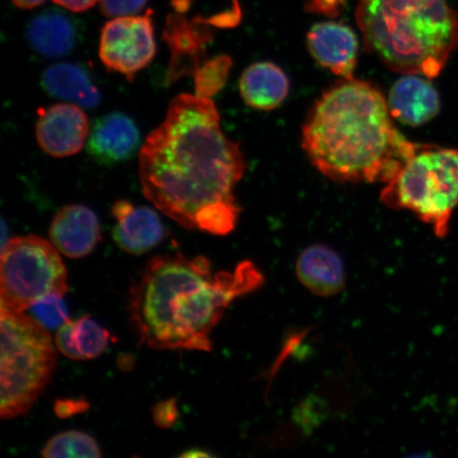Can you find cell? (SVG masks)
Returning <instances> with one entry per match:
<instances>
[{
	"label": "cell",
	"instance_id": "obj_1",
	"mask_svg": "<svg viewBox=\"0 0 458 458\" xmlns=\"http://www.w3.org/2000/svg\"><path fill=\"white\" fill-rule=\"evenodd\" d=\"M245 163L221 129L210 98L180 95L140 152L143 194L177 225L216 236L231 233L240 215L234 187Z\"/></svg>",
	"mask_w": 458,
	"mask_h": 458
},
{
	"label": "cell",
	"instance_id": "obj_2",
	"mask_svg": "<svg viewBox=\"0 0 458 458\" xmlns=\"http://www.w3.org/2000/svg\"><path fill=\"white\" fill-rule=\"evenodd\" d=\"M265 282L253 262L214 273L204 256H158L130 291L131 322L140 340L160 351L213 349L210 334L238 297Z\"/></svg>",
	"mask_w": 458,
	"mask_h": 458
},
{
	"label": "cell",
	"instance_id": "obj_3",
	"mask_svg": "<svg viewBox=\"0 0 458 458\" xmlns=\"http://www.w3.org/2000/svg\"><path fill=\"white\" fill-rule=\"evenodd\" d=\"M388 103L369 82L345 79L322 96L302 129L318 170L344 182H387L422 145L394 124Z\"/></svg>",
	"mask_w": 458,
	"mask_h": 458
},
{
	"label": "cell",
	"instance_id": "obj_4",
	"mask_svg": "<svg viewBox=\"0 0 458 458\" xmlns=\"http://www.w3.org/2000/svg\"><path fill=\"white\" fill-rule=\"evenodd\" d=\"M364 45L394 72L437 78L458 48V15L446 0H359Z\"/></svg>",
	"mask_w": 458,
	"mask_h": 458
},
{
	"label": "cell",
	"instance_id": "obj_5",
	"mask_svg": "<svg viewBox=\"0 0 458 458\" xmlns=\"http://www.w3.org/2000/svg\"><path fill=\"white\" fill-rule=\"evenodd\" d=\"M0 416L27 413L48 385L56 353L47 329L24 312L0 310Z\"/></svg>",
	"mask_w": 458,
	"mask_h": 458
},
{
	"label": "cell",
	"instance_id": "obj_6",
	"mask_svg": "<svg viewBox=\"0 0 458 458\" xmlns=\"http://www.w3.org/2000/svg\"><path fill=\"white\" fill-rule=\"evenodd\" d=\"M381 200L411 211L438 238L445 237L458 206V150L422 145L387 182Z\"/></svg>",
	"mask_w": 458,
	"mask_h": 458
},
{
	"label": "cell",
	"instance_id": "obj_7",
	"mask_svg": "<svg viewBox=\"0 0 458 458\" xmlns=\"http://www.w3.org/2000/svg\"><path fill=\"white\" fill-rule=\"evenodd\" d=\"M68 291L67 274L59 250L41 237L9 240L2 249L0 297L2 308L25 312L44 296Z\"/></svg>",
	"mask_w": 458,
	"mask_h": 458
},
{
	"label": "cell",
	"instance_id": "obj_8",
	"mask_svg": "<svg viewBox=\"0 0 458 458\" xmlns=\"http://www.w3.org/2000/svg\"><path fill=\"white\" fill-rule=\"evenodd\" d=\"M156 54L152 11L143 16L114 17L102 29L101 62L107 70L123 74L129 81L150 64Z\"/></svg>",
	"mask_w": 458,
	"mask_h": 458
},
{
	"label": "cell",
	"instance_id": "obj_9",
	"mask_svg": "<svg viewBox=\"0 0 458 458\" xmlns=\"http://www.w3.org/2000/svg\"><path fill=\"white\" fill-rule=\"evenodd\" d=\"M37 140L54 157L74 156L82 150L89 135V120L76 105H55L39 112Z\"/></svg>",
	"mask_w": 458,
	"mask_h": 458
},
{
	"label": "cell",
	"instance_id": "obj_10",
	"mask_svg": "<svg viewBox=\"0 0 458 458\" xmlns=\"http://www.w3.org/2000/svg\"><path fill=\"white\" fill-rule=\"evenodd\" d=\"M307 45L320 66L337 76L353 79L359 39L351 27L337 21L318 22L308 32Z\"/></svg>",
	"mask_w": 458,
	"mask_h": 458
},
{
	"label": "cell",
	"instance_id": "obj_11",
	"mask_svg": "<svg viewBox=\"0 0 458 458\" xmlns=\"http://www.w3.org/2000/svg\"><path fill=\"white\" fill-rule=\"evenodd\" d=\"M112 211L117 221L113 237L125 253H148L165 239V229L156 210L134 206L129 200H118Z\"/></svg>",
	"mask_w": 458,
	"mask_h": 458
},
{
	"label": "cell",
	"instance_id": "obj_12",
	"mask_svg": "<svg viewBox=\"0 0 458 458\" xmlns=\"http://www.w3.org/2000/svg\"><path fill=\"white\" fill-rule=\"evenodd\" d=\"M140 143V130L133 120L123 113H112L94 123L88 151L96 162L110 167L134 157Z\"/></svg>",
	"mask_w": 458,
	"mask_h": 458
},
{
	"label": "cell",
	"instance_id": "obj_13",
	"mask_svg": "<svg viewBox=\"0 0 458 458\" xmlns=\"http://www.w3.org/2000/svg\"><path fill=\"white\" fill-rule=\"evenodd\" d=\"M50 242L70 258L89 256L101 240L98 216L83 205H68L54 217Z\"/></svg>",
	"mask_w": 458,
	"mask_h": 458
},
{
	"label": "cell",
	"instance_id": "obj_14",
	"mask_svg": "<svg viewBox=\"0 0 458 458\" xmlns=\"http://www.w3.org/2000/svg\"><path fill=\"white\" fill-rule=\"evenodd\" d=\"M392 116L410 127H420L437 116V90L420 74H404L394 83L387 99Z\"/></svg>",
	"mask_w": 458,
	"mask_h": 458
},
{
	"label": "cell",
	"instance_id": "obj_15",
	"mask_svg": "<svg viewBox=\"0 0 458 458\" xmlns=\"http://www.w3.org/2000/svg\"><path fill=\"white\" fill-rule=\"evenodd\" d=\"M296 274L306 289L318 296H335L345 288L342 258L327 245L314 244L303 250L296 262Z\"/></svg>",
	"mask_w": 458,
	"mask_h": 458
},
{
	"label": "cell",
	"instance_id": "obj_16",
	"mask_svg": "<svg viewBox=\"0 0 458 458\" xmlns=\"http://www.w3.org/2000/svg\"><path fill=\"white\" fill-rule=\"evenodd\" d=\"M239 89L246 105L272 111L288 97L290 83L282 68L271 62H258L246 68Z\"/></svg>",
	"mask_w": 458,
	"mask_h": 458
},
{
	"label": "cell",
	"instance_id": "obj_17",
	"mask_svg": "<svg viewBox=\"0 0 458 458\" xmlns=\"http://www.w3.org/2000/svg\"><path fill=\"white\" fill-rule=\"evenodd\" d=\"M46 93L80 107L99 106L100 91L83 67L72 63H57L46 70L42 77Z\"/></svg>",
	"mask_w": 458,
	"mask_h": 458
},
{
	"label": "cell",
	"instance_id": "obj_18",
	"mask_svg": "<svg viewBox=\"0 0 458 458\" xmlns=\"http://www.w3.org/2000/svg\"><path fill=\"white\" fill-rule=\"evenodd\" d=\"M111 339L110 332L85 315L77 320H68L57 329L55 346L67 358L93 360L105 353Z\"/></svg>",
	"mask_w": 458,
	"mask_h": 458
},
{
	"label": "cell",
	"instance_id": "obj_19",
	"mask_svg": "<svg viewBox=\"0 0 458 458\" xmlns=\"http://www.w3.org/2000/svg\"><path fill=\"white\" fill-rule=\"evenodd\" d=\"M26 34L32 49L47 57L70 54L77 42L73 22L56 11L34 17L28 24Z\"/></svg>",
	"mask_w": 458,
	"mask_h": 458
},
{
	"label": "cell",
	"instance_id": "obj_20",
	"mask_svg": "<svg viewBox=\"0 0 458 458\" xmlns=\"http://www.w3.org/2000/svg\"><path fill=\"white\" fill-rule=\"evenodd\" d=\"M101 455L96 439L80 431L55 435L42 451L45 458H99Z\"/></svg>",
	"mask_w": 458,
	"mask_h": 458
},
{
	"label": "cell",
	"instance_id": "obj_21",
	"mask_svg": "<svg viewBox=\"0 0 458 458\" xmlns=\"http://www.w3.org/2000/svg\"><path fill=\"white\" fill-rule=\"evenodd\" d=\"M231 59L227 56H217L214 60L205 61L194 73L196 95L203 98H210L219 93L226 82Z\"/></svg>",
	"mask_w": 458,
	"mask_h": 458
},
{
	"label": "cell",
	"instance_id": "obj_22",
	"mask_svg": "<svg viewBox=\"0 0 458 458\" xmlns=\"http://www.w3.org/2000/svg\"><path fill=\"white\" fill-rule=\"evenodd\" d=\"M30 317L47 330L59 329L68 322V311L63 295L49 294L32 303L28 309Z\"/></svg>",
	"mask_w": 458,
	"mask_h": 458
},
{
	"label": "cell",
	"instance_id": "obj_23",
	"mask_svg": "<svg viewBox=\"0 0 458 458\" xmlns=\"http://www.w3.org/2000/svg\"><path fill=\"white\" fill-rule=\"evenodd\" d=\"M148 0H100L101 13L107 17L130 16L140 13Z\"/></svg>",
	"mask_w": 458,
	"mask_h": 458
},
{
	"label": "cell",
	"instance_id": "obj_24",
	"mask_svg": "<svg viewBox=\"0 0 458 458\" xmlns=\"http://www.w3.org/2000/svg\"><path fill=\"white\" fill-rule=\"evenodd\" d=\"M179 418L176 400L169 399L157 403L153 408V420L160 428H170Z\"/></svg>",
	"mask_w": 458,
	"mask_h": 458
},
{
	"label": "cell",
	"instance_id": "obj_25",
	"mask_svg": "<svg viewBox=\"0 0 458 458\" xmlns=\"http://www.w3.org/2000/svg\"><path fill=\"white\" fill-rule=\"evenodd\" d=\"M348 0H308L309 13L327 17L339 16L346 7Z\"/></svg>",
	"mask_w": 458,
	"mask_h": 458
},
{
	"label": "cell",
	"instance_id": "obj_26",
	"mask_svg": "<svg viewBox=\"0 0 458 458\" xmlns=\"http://www.w3.org/2000/svg\"><path fill=\"white\" fill-rule=\"evenodd\" d=\"M89 409V404L85 399H59L55 404V413L62 420L82 414Z\"/></svg>",
	"mask_w": 458,
	"mask_h": 458
},
{
	"label": "cell",
	"instance_id": "obj_27",
	"mask_svg": "<svg viewBox=\"0 0 458 458\" xmlns=\"http://www.w3.org/2000/svg\"><path fill=\"white\" fill-rule=\"evenodd\" d=\"M100 2V0H54L61 7L72 11V13H84Z\"/></svg>",
	"mask_w": 458,
	"mask_h": 458
},
{
	"label": "cell",
	"instance_id": "obj_28",
	"mask_svg": "<svg viewBox=\"0 0 458 458\" xmlns=\"http://www.w3.org/2000/svg\"><path fill=\"white\" fill-rule=\"evenodd\" d=\"M11 2L21 9H33L41 5L46 0H11Z\"/></svg>",
	"mask_w": 458,
	"mask_h": 458
}]
</instances>
